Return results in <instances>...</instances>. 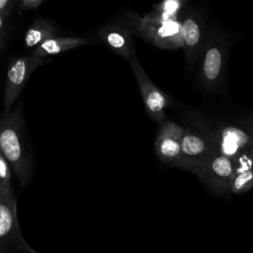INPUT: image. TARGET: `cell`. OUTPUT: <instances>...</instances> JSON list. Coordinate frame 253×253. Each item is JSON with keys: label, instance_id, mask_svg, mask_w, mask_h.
I'll list each match as a JSON object with an SVG mask.
<instances>
[{"label": "cell", "instance_id": "obj_9", "mask_svg": "<svg viewBox=\"0 0 253 253\" xmlns=\"http://www.w3.org/2000/svg\"><path fill=\"white\" fill-rule=\"evenodd\" d=\"M185 133V128L172 121H164L158 129L154 150L164 163L175 165L181 154V142Z\"/></svg>", "mask_w": 253, "mask_h": 253}, {"label": "cell", "instance_id": "obj_13", "mask_svg": "<svg viewBox=\"0 0 253 253\" xmlns=\"http://www.w3.org/2000/svg\"><path fill=\"white\" fill-rule=\"evenodd\" d=\"M235 164V171L230 181L229 191L240 195L253 188V162L250 157V151L237 158Z\"/></svg>", "mask_w": 253, "mask_h": 253}, {"label": "cell", "instance_id": "obj_15", "mask_svg": "<svg viewBox=\"0 0 253 253\" xmlns=\"http://www.w3.org/2000/svg\"><path fill=\"white\" fill-rule=\"evenodd\" d=\"M52 37H55V28L52 23L39 19L26 31L24 42L27 47H37Z\"/></svg>", "mask_w": 253, "mask_h": 253}, {"label": "cell", "instance_id": "obj_1", "mask_svg": "<svg viewBox=\"0 0 253 253\" xmlns=\"http://www.w3.org/2000/svg\"><path fill=\"white\" fill-rule=\"evenodd\" d=\"M0 150L21 186H26L32 176L33 163L20 104L0 118Z\"/></svg>", "mask_w": 253, "mask_h": 253}, {"label": "cell", "instance_id": "obj_3", "mask_svg": "<svg viewBox=\"0 0 253 253\" xmlns=\"http://www.w3.org/2000/svg\"><path fill=\"white\" fill-rule=\"evenodd\" d=\"M137 31L142 38L158 47L167 49L183 47L182 25L178 19L163 20L148 14L139 19Z\"/></svg>", "mask_w": 253, "mask_h": 253}, {"label": "cell", "instance_id": "obj_20", "mask_svg": "<svg viewBox=\"0 0 253 253\" xmlns=\"http://www.w3.org/2000/svg\"><path fill=\"white\" fill-rule=\"evenodd\" d=\"M6 16H7V11H1L0 12V30L3 27V24H4Z\"/></svg>", "mask_w": 253, "mask_h": 253}, {"label": "cell", "instance_id": "obj_18", "mask_svg": "<svg viewBox=\"0 0 253 253\" xmlns=\"http://www.w3.org/2000/svg\"><path fill=\"white\" fill-rule=\"evenodd\" d=\"M42 0H22V7L27 10H33L38 8Z\"/></svg>", "mask_w": 253, "mask_h": 253}, {"label": "cell", "instance_id": "obj_5", "mask_svg": "<svg viewBox=\"0 0 253 253\" xmlns=\"http://www.w3.org/2000/svg\"><path fill=\"white\" fill-rule=\"evenodd\" d=\"M44 58L37 57L33 54L20 56L13 59L8 67L6 83L4 88V113L9 114L18 99L20 93L28 82L32 72L41 64Z\"/></svg>", "mask_w": 253, "mask_h": 253}, {"label": "cell", "instance_id": "obj_14", "mask_svg": "<svg viewBox=\"0 0 253 253\" xmlns=\"http://www.w3.org/2000/svg\"><path fill=\"white\" fill-rule=\"evenodd\" d=\"M84 38H70V37H52L44 41L39 46L35 47L32 54L37 57H47L56 55L58 53L79 47L87 43Z\"/></svg>", "mask_w": 253, "mask_h": 253}, {"label": "cell", "instance_id": "obj_8", "mask_svg": "<svg viewBox=\"0 0 253 253\" xmlns=\"http://www.w3.org/2000/svg\"><path fill=\"white\" fill-rule=\"evenodd\" d=\"M235 165V161L216 150L198 171L197 176L215 193H223L229 191Z\"/></svg>", "mask_w": 253, "mask_h": 253}, {"label": "cell", "instance_id": "obj_17", "mask_svg": "<svg viewBox=\"0 0 253 253\" xmlns=\"http://www.w3.org/2000/svg\"><path fill=\"white\" fill-rule=\"evenodd\" d=\"M12 169L7 159L4 157L0 150V188L7 192H14L11 179H12Z\"/></svg>", "mask_w": 253, "mask_h": 253}, {"label": "cell", "instance_id": "obj_21", "mask_svg": "<svg viewBox=\"0 0 253 253\" xmlns=\"http://www.w3.org/2000/svg\"><path fill=\"white\" fill-rule=\"evenodd\" d=\"M250 157H251L252 162H253V147H252V148H251V150H250Z\"/></svg>", "mask_w": 253, "mask_h": 253}, {"label": "cell", "instance_id": "obj_6", "mask_svg": "<svg viewBox=\"0 0 253 253\" xmlns=\"http://www.w3.org/2000/svg\"><path fill=\"white\" fill-rule=\"evenodd\" d=\"M225 57L222 39L213 33L205 43L202 52L200 82L206 90H214L221 82Z\"/></svg>", "mask_w": 253, "mask_h": 253}, {"label": "cell", "instance_id": "obj_2", "mask_svg": "<svg viewBox=\"0 0 253 253\" xmlns=\"http://www.w3.org/2000/svg\"><path fill=\"white\" fill-rule=\"evenodd\" d=\"M0 253H39L22 235L14 192L0 188Z\"/></svg>", "mask_w": 253, "mask_h": 253}, {"label": "cell", "instance_id": "obj_19", "mask_svg": "<svg viewBox=\"0 0 253 253\" xmlns=\"http://www.w3.org/2000/svg\"><path fill=\"white\" fill-rule=\"evenodd\" d=\"M12 0H0V12L1 11H7L10 7Z\"/></svg>", "mask_w": 253, "mask_h": 253}, {"label": "cell", "instance_id": "obj_10", "mask_svg": "<svg viewBox=\"0 0 253 253\" xmlns=\"http://www.w3.org/2000/svg\"><path fill=\"white\" fill-rule=\"evenodd\" d=\"M217 151L235 161L253 147V136L237 126H226L221 129L216 139Z\"/></svg>", "mask_w": 253, "mask_h": 253}, {"label": "cell", "instance_id": "obj_4", "mask_svg": "<svg viewBox=\"0 0 253 253\" xmlns=\"http://www.w3.org/2000/svg\"><path fill=\"white\" fill-rule=\"evenodd\" d=\"M216 150V144L210 138L194 130L185 129L181 142V154L175 166L197 174Z\"/></svg>", "mask_w": 253, "mask_h": 253}, {"label": "cell", "instance_id": "obj_11", "mask_svg": "<svg viewBox=\"0 0 253 253\" xmlns=\"http://www.w3.org/2000/svg\"><path fill=\"white\" fill-rule=\"evenodd\" d=\"M181 25L186 64L191 68L202 55L205 46L203 24L198 16L188 14L181 21Z\"/></svg>", "mask_w": 253, "mask_h": 253}, {"label": "cell", "instance_id": "obj_12", "mask_svg": "<svg viewBox=\"0 0 253 253\" xmlns=\"http://www.w3.org/2000/svg\"><path fill=\"white\" fill-rule=\"evenodd\" d=\"M102 41L127 62L135 56L131 34L121 26H106L100 30Z\"/></svg>", "mask_w": 253, "mask_h": 253}, {"label": "cell", "instance_id": "obj_7", "mask_svg": "<svg viewBox=\"0 0 253 253\" xmlns=\"http://www.w3.org/2000/svg\"><path fill=\"white\" fill-rule=\"evenodd\" d=\"M128 64L138 84L147 115L153 121L161 124L166 120L164 110L169 105L168 97L156 85H154L140 65L136 56L129 60Z\"/></svg>", "mask_w": 253, "mask_h": 253}, {"label": "cell", "instance_id": "obj_16", "mask_svg": "<svg viewBox=\"0 0 253 253\" xmlns=\"http://www.w3.org/2000/svg\"><path fill=\"white\" fill-rule=\"evenodd\" d=\"M182 5V0H162L149 15L163 20L178 19V12Z\"/></svg>", "mask_w": 253, "mask_h": 253}]
</instances>
